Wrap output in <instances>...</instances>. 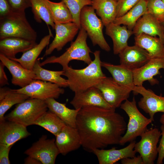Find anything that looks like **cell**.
Listing matches in <instances>:
<instances>
[{
  "mask_svg": "<svg viewBox=\"0 0 164 164\" xmlns=\"http://www.w3.org/2000/svg\"><path fill=\"white\" fill-rule=\"evenodd\" d=\"M29 97L26 95L17 92L15 89L7 87L0 88V121L5 119V112L13 105L20 103Z\"/></svg>",
  "mask_w": 164,
  "mask_h": 164,
  "instance_id": "cell-26",
  "label": "cell"
},
{
  "mask_svg": "<svg viewBox=\"0 0 164 164\" xmlns=\"http://www.w3.org/2000/svg\"><path fill=\"white\" fill-rule=\"evenodd\" d=\"M38 59L36 60L32 69L35 75V80H40L56 84L61 87L68 86L67 80L61 77L63 70L52 71L43 68Z\"/></svg>",
  "mask_w": 164,
  "mask_h": 164,
  "instance_id": "cell-31",
  "label": "cell"
},
{
  "mask_svg": "<svg viewBox=\"0 0 164 164\" xmlns=\"http://www.w3.org/2000/svg\"><path fill=\"white\" fill-rule=\"evenodd\" d=\"M5 67L4 64L0 62V86L3 87L6 85H9L8 79L4 70Z\"/></svg>",
  "mask_w": 164,
  "mask_h": 164,
  "instance_id": "cell-43",
  "label": "cell"
},
{
  "mask_svg": "<svg viewBox=\"0 0 164 164\" xmlns=\"http://www.w3.org/2000/svg\"><path fill=\"white\" fill-rule=\"evenodd\" d=\"M140 0H118L117 2L116 18L122 16L134 6Z\"/></svg>",
  "mask_w": 164,
  "mask_h": 164,
  "instance_id": "cell-37",
  "label": "cell"
},
{
  "mask_svg": "<svg viewBox=\"0 0 164 164\" xmlns=\"http://www.w3.org/2000/svg\"><path fill=\"white\" fill-rule=\"evenodd\" d=\"M160 122L162 125H164V114L161 116L160 119Z\"/></svg>",
  "mask_w": 164,
  "mask_h": 164,
  "instance_id": "cell-45",
  "label": "cell"
},
{
  "mask_svg": "<svg viewBox=\"0 0 164 164\" xmlns=\"http://www.w3.org/2000/svg\"><path fill=\"white\" fill-rule=\"evenodd\" d=\"M55 143L60 154L65 155L81 146L79 135L76 128L66 125L55 136Z\"/></svg>",
  "mask_w": 164,
  "mask_h": 164,
  "instance_id": "cell-19",
  "label": "cell"
},
{
  "mask_svg": "<svg viewBox=\"0 0 164 164\" xmlns=\"http://www.w3.org/2000/svg\"><path fill=\"white\" fill-rule=\"evenodd\" d=\"M81 28L87 32L94 46L98 45L102 50L107 52L110 47L107 43L103 32L104 26L91 6H86L82 9L80 15Z\"/></svg>",
  "mask_w": 164,
  "mask_h": 164,
  "instance_id": "cell-7",
  "label": "cell"
},
{
  "mask_svg": "<svg viewBox=\"0 0 164 164\" xmlns=\"http://www.w3.org/2000/svg\"><path fill=\"white\" fill-rule=\"evenodd\" d=\"M147 12V0H140L125 14L116 18L113 22L123 25L126 26L128 29L132 30L138 19Z\"/></svg>",
  "mask_w": 164,
  "mask_h": 164,
  "instance_id": "cell-30",
  "label": "cell"
},
{
  "mask_svg": "<svg viewBox=\"0 0 164 164\" xmlns=\"http://www.w3.org/2000/svg\"><path fill=\"white\" fill-rule=\"evenodd\" d=\"M87 36L86 32L81 28L76 40L71 43L64 53L59 56H52L48 57L40 63V66L58 63L62 66L63 70H64L69 66L68 64L70 61L74 60L82 61L87 65L89 64L92 60L90 56L92 52L87 43Z\"/></svg>",
  "mask_w": 164,
  "mask_h": 164,
  "instance_id": "cell-3",
  "label": "cell"
},
{
  "mask_svg": "<svg viewBox=\"0 0 164 164\" xmlns=\"http://www.w3.org/2000/svg\"><path fill=\"white\" fill-rule=\"evenodd\" d=\"M52 35L50 33L49 35L44 36L39 43L23 53L20 58L11 59L19 62L25 68L32 70L37 58L43 50L49 45Z\"/></svg>",
  "mask_w": 164,
  "mask_h": 164,
  "instance_id": "cell-28",
  "label": "cell"
},
{
  "mask_svg": "<svg viewBox=\"0 0 164 164\" xmlns=\"http://www.w3.org/2000/svg\"><path fill=\"white\" fill-rule=\"evenodd\" d=\"M132 91L135 94L142 96L138 103L139 108L148 114L153 121L155 113L161 112L164 114V97L156 94L151 90L145 88L143 86H135Z\"/></svg>",
  "mask_w": 164,
  "mask_h": 164,
  "instance_id": "cell-12",
  "label": "cell"
},
{
  "mask_svg": "<svg viewBox=\"0 0 164 164\" xmlns=\"http://www.w3.org/2000/svg\"><path fill=\"white\" fill-rule=\"evenodd\" d=\"M48 109L45 101L29 98L17 104L15 108L5 116V119L27 127L33 125Z\"/></svg>",
  "mask_w": 164,
  "mask_h": 164,
  "instance_id": "cell-6",
  "label": "cell"
},
{
  "mask_svg": "<svg viewBox=\"0 0 164 164\" xmlns=\"http://www.w3.org/2000/svg\"><path fill=\"white\" fill-rule=\"evenodd\" d=\"M13 11L8 0H0V19L7 16Z\"/></svg>",
  "mask_w": 164,
  "mask_h": 164,
  "instance_id": "cell-41",
  "label": "cell"
},
{
  "mask_svg": "<svg viewBox=\"0 0 164 164\" xmlns=\"http://www.w3.org/2000/svg\"><path fill=\"white\" fill-rule=\"evenodd\" d=\"M36 41L16 37H8L0 39V54L12 59L16 54L23 53L36 45Z\"/></svg>",
  "mask_w": 164,
  "mask_h": 164,
  "instance_id": "cell-21",
  "label": "cell"
},
{
  "mask_svg": "<svg viewBox=\"0 0 164 164\" xmlns=\"http://www.w3.org/2000/svg\"><path fill=\"white\" fill-rule=\"evenodd\" d=\"M163 161H164V159Z\"/></svg>",
  "mask_w": 164,
  "mask_h": 164,
  "instance_id": "cell-49",
  "label": "cell"
},
{
  "mask_svg": "<svg viewBox=\"0 0 164 164\" xmlns=\"http://www.w3.org/2000/svg\"><path fill=\"white\" fill-rule=\"evenodd\" d=\"M95 87L101 92L106 102L114 109L128 100L132 90L120 84L112 77H105Z\"/></svg>",
  "mask_w": 164,
  "mask_h": 164,
  "instance_id": "cell-8",
  "label": "cell"
},
{
  "mask_svg": "<svg viewBox=\"0 0 164 164\" xmlns=\"http://www.w3.org/2000/svg\"><path fill=\"white\" fill-rule=\"evenodd\" d=\"M76 128L81 146L86 151L92 152L95 149L119 144L127 125L124 117L115 110L88 106L79 111Z\"/></svg>",
  "mask_w": 164,
  "mask_h": 164,
  "instance_id": "cell-1",
  "label": "cell"
},
{
  "mask_svg": "<svg viewBox=\"0 0 164 164\" xmlns=\"http://www.w3.org/2000/svg\"><path fill=\"white\" fill-rule=\"evenodd\" d=\"M13 11L25 12L28 8L31 7V0H8Z\"/></svg>",
  "mask_w": 164,
  "mask_h": 164,
  "instance_id": "cell-38",
  "label": "cell"
},
{
  "mask_svg": "<svg viewBox=\"0 0 164 164\" xmlns=\"http://www.w3.org/2000/svg\"><path fill=\"white\" fill-rule=\"evenodd\" d=\"M24 164H42L41 162L38 160L29 156H28L25 159Z\"/></svg>",
  "mask_w": 164,
  "mask_h": 164,
  "instance_id": "cell-44",
  "label": "cell"
},
{
  "mask_svg": "<svg viewBox=\"0 0 164 164\" xmlns=\"http://www.w3.org/2000/svg\"><path fill=\"white\" fill-rule=\"evenodd\" d=\"M118 55L120 64L132 70L142 67L151 59L145 50L136 45L128 46Z\"/></svg>",
  "mask_w": 164,
  "mask_h": 164,
  "instance_id": "cell-18",
  "label": "cell"
},
{
  "mask_svg": "<svg viewBox=\"0 0 164 164\" xmlns=\"http://www.w3.org/2000/svg\"><path fill=\"white\" fill-rule=\"evenodd\" d=\"M11 37L36 41L37 32L27 20L25 12L13 11L0 19V39Z\"/></svg>",
  "mask_w": 164,
  "mask_h": 164,
  "instance_id": "cell-4",
  "label": "cell"
},
{
  "mask_svg": "<svg viewBox=\"0 0 164 164\" xmlns=\"http://www.w3.org/2000/svg\"><path fill=\"white\" fill-rule=\"evenodd\" d=\"M161 69H164V58H151L142 67L132 70L135 85L142 86L146 81L152 85L158 84V81L154 77L160 74Z\"/></svg>",
  "mask_w": 164,
  "mask_h": 164,
  "instance_id": "cell-15",
  "label": "cell"
},
{
  "mask_svg": "<svg viewBox=\"0 0 164 164\" xmlns=\"http://www.w3.org/2000/svg\"><path fill=\"white\" fill-rule=\"evenodd\" d=\"M105 27V33L113 41L114 54H118L128 46V40L133 34V31L128 29L125 26H121L113 22Z\"/></svg>",
  "mask_w": 164,
  "mask_h": 164,
  "instance_id": "cell-23",
  "label": "cell"
},
{
  "mask_svg": "<svg viewBox=\"0 0 164 164\" xmlns=\"http://www.w3.org/2000/svg\"><path fill=\"white\" fill-rule=\"evenodd\" d=\"M70 104L75 109L88 106H96L114 109L106 102L100 91L95 86L74 93Z\"/></svg>",
  "mask_w": 164,
  "mask_h": 164,
  "instance_id": "cell-13",
  "label": "cell"
},
{
  "mask_svg": "<svg viewBox=\"0 0 164 164\" xmlns=\"http://www.w3.org/2000/svg\"><path fill=\"white\" fill-rule=\"evenodd\" d=\"M100 51L94 53V58L86 67L76 69L69 66L64 70L68 87L74 93L84 91L98 84L106 76L101 69Z\"/></svg>",
  "mask_w": 164,
  "mask_h": 164,
  "instance_id": "cell-2",
  "label": "cell"
},
{
  "mask_svg": "<svg viewBox=\"0 0 164 164\" xmlns=\"http://www.w3.org/2000/svg\"><path fill=\"white\" fill-rule=\"evenodd\" d=\"M47 2L55 23H65L73 22L72 15L63 1L55 2L47 0Z\"/></svg>",
  "mask_w": 164,
  "mask_h": 164,
  "instance_id": "cell-34",
  "label": "cell"
},
{
  "mask_svg": "<svg viewBox=\"0 0 164 164\" xmlns=\"http://www.w3.org/2000/svg\"><path fill=\"white\" fill-rule=\"evenodd\" d=\"M0 60L11 74V82L13 85L22 88L35 80V75L33 71L25 68L19 62L1 54Z\"/></svg>",
  "mask_w": 164,
  "mask_h": 164,
  "instance_id": "cell-17",
  "label": "cell"
},
{
  "mask_svg": "<svg viewBox=\"0 0 164 164\" xmlns=\"http://www.w3.org/2000/svg\"><path fill=\"white\" fill-rule=\"evenodd\" d=\"M30 135L26 127L19 124L6 120L0 121V144L13 145Z\"/></svg>",
  "mask_w": 164,
  "mask_h": 164,
  "instance_id": "cell-16",
  "label": "cell"
},
{
  "mask_svg": "<svg viewBox=\"0 0 164 164\" xmlns=\"http://www.w3.org/2000/svg\"><path fill=\"white\" fill-rule=\"evenodd\" d=\"M122 164H144L143 159L139 155L132 158H126L121 160Z\"/></svg>",
  "mask_w": 164,
  "mask_h": 164,
  "instance_id": "cell-42",
  "label": "cell"
},
{
  "mask_svg": "<svg viewBox=\"0 0 164 164\" xmlns=\"http://www.w3.org/2000/svg\"><path fill=\"white\" fill-rule=\"evenodd\" d=\"M34 18L37 22L44 21L48 26L54 29L55 23L47 4V0H31Z\"/></svg>",
  "mask_w": 164,
  "mask_h": 164,
  "instance_id": "cell-33",
  "label": "cell"
},
{
  "mask_svg": "<svg viewBox=\"0 0 164 164\" xmlns=\"http://www.w3.org/2000/svg\"><path fill=\"white\" fill-rule=\"evenodd\" d=\"M116 0V1H118V0Z\"/></svg>",
  "mask_w": 164,
  "mask_h": 164,
  "instance_id": "cell-48",
  "label": "cell"
},
{
  "mask_svg": "<svg viewBox=\"0 0 164 164\" xmlns=\"http://www.w3.org/2000/svg\"><path fill=\"white\" fill-rule=\"evenodd\" d=\"M120 108L127 114L129 118L125 133L121 137L119 144L124 145L126 143L135 140L147 129V126L152 121L147 118L138 109L135 98L132 101L128 100L122 104Z\"/></svg>",
  "mask_w": 164,
  "mask_h": 164,
  "instance_id": "cell-5",
  "label": "cell"
},
{
  "mask_svg": "<svg viewBox=\"0 0 164 164\" xmlns=\"http://www.w3.org/2000/svg\"><path fill=\"white\" fill-rule=\"evenodd\" d=\"M161 131L162 136L159 143L157 147L158 154V158L157 161V164L163 163L164 159V125H162L160 127Z\"/></svg>",
  "mask_w": 164,
  "mask_h": 164,
  "instance_id": "cell-39",
  "label": "cell"
},
{
  "mask_svg": "<svg viewBox=\"0 0 164 164\" xmlns=\"http://www.w3.org/2000/svg\"><path fill=\"white\" fill-rule=\"evenodd\" d=\"M135 140L130 142L126 147L117 149L113 147L109 149H96L92 152L96 156L99 164H113L126 158H132L137 153L134 149Z\"/></svg>",
  "mask_w": 164,
  "mask_h": 164,
  "instance_id": "cell-20",
  "label": "cell"
},
{
  "mask_svg": "<svg viewBox=\"0 0 164 164\" xmlns=\"http://www.w3.org/2000/svg\"><path fill=\"white\" fill-rule=\"evenodd\" d=\"M24 153L39 160L42 164H54L56 157L60 154L54 138L47 139L43 135L33 143Z\"/></svg>",
  "mask_w": 164,
  "mask_h": 164,
  "instance_id": "cell-11",
  "label": "cell"
},
{
  "mask_svg": "<svg viewBox=\"0 0 164 164\" xmlns=\"http://www.w3.org/2000/svg\"><path fill=\"white\" fill-rule=\"evenodd\" d=\"M66 125L55 114L50 110L42 115L33 124L43 127L55 136Z\"/></svg>",
  "mask_w": 164,
  "mask_h": 164,
  "instance_id": "cell-32",
  "label": "cell"
},
{
  "mask_svg": "<svg viewBox=\"0 0 164 164\" xmlns=\"http://www.w3.org/2000/svg\"><path fill=\"white\" fill-rule=\"evenodd\" d=\"M132 31L135 36L142 33L153 36H158L163 42L164 36L160 22L148 12L138 19Z\"/></svg>",
  "mask_w": 164,
  "mask_h": 164,
  "instance_id": "cell-22",
  "label": "cell"
},
{
  "mask_svg": "<svg viewBox=\"0 0 164 164\" xmlns=\"http://www.w3.org/2000/svg\"><path fill=\"white\" fill-rule=\"evenodd\" d=\"M101 66L109 72L116 81L132 91L135 86L132 70L121 64L116 65L103 62H101Z\"/></svg>",
  "mask_w": 164,
  "mask_h": 164,
  "instance_id": "cell-27",
  "label": "cell"
},
{
  "mask_svg": "<svg viewBox=\"0 0 164 164\" xmlns=\"http://www.w3.org/2000/svg\"><path fill=\"white\" fill-rule=\"evenodd\" d=\"M117 1L115 0H92L91 5L105 26L116 18Z\"/></svg>",
  "mask_w": 164,
  "mask_h": 164,
  "instance_id": "cell-29",
  "label": "cell"
},
{
  "mask_svg": "<svg viewBox=\"0 0 164 164\" xmlns=\"http://www.w3.org/2000/svg\"><path fill=\"white\" fill-rule=\"evenodd\" d=\"M18 92L24 94L30 98L45 101L50 98H58L64 93L63 88L50 82L35 80L26 86L15 89Z\"/></svg>",
  "mask_w": 164,
  "mask_h": 164,
  "instance_id": "cell-9",
  "label": "cell"
},
{
  "mask_svg": "<svg viewBox=\"0 0 164 164\" xmlns=\"http://www.w3.org/2000/svg\"><path fill=\"white\" fill-rule=\"evenodd\" d=\"M13 145L7 146L0 144V164H10L9 158L10 150Z\"/></svg>",
  "mask_w": 164,
  "mask_h": 164,
  "instance_id": "cell-40",
  "label": "cell"
},
{
  "mask_svg": "<svg viewBox=\"0 0 164 164\" xmlns=\"http://www.w3.org/2000/svg\"><path fill=\"white\" fill-rule=\"evenodd\" d=\"M148 12L160 22L164 20V4L161 0H147Z\"/></svg>",
  "mask_w": 164,
  "mask_h": 164,
  "instance_id": "cell-36",
  "label": "cell"
},
{
  "mask_svg": "<svg viewBox=\"0 0 164 164\" xmlns=\"http://www.w3.org/2000/svg\"><path fill=\"white\" fill-rule=\"evenodd\" d=\"M135 44L145 50L151 58H164V45L159 37L142 33L135 36Z\"/></svg>",
  "mask_w": 164,
  "mask_h": 164,
  "instance_id": "cell-24",
  "label": "cell"
},
{
  "mask_svg": "<svg viewBox=\"0 0 164 164\" xmlns=\"http://www.w3.org/2000/svg\"><path fill=\"white\" fill-rule=\"evenodd\" d=\"M54 29L55 36L52 43L46 49L44 55L50 54L56 49L60 51L69 42L72 41L80 29L75 23H55Z\"/></svg>",
  "mask_w": 164,
  "mask_h": 164,
  "instance_id": "cell-14",
  "label": "cell"
},
{
  "mask_svg": "<svg viewBox=\"0 0 164 164\" xmlns=\"http://www.w3.org/2000/svg\"><path fill=\"white\" fill-rule=\"evenodd\" d=\"M161 132L156 128L147 129L140 136L141 139L136 143L134 149L139 153L144 164H153L158 154L157 145Z\"/></svg>",
  "mask_w": 164,
  "mask_h": 164,
  "instance_id": "cell-10",
  "label": "cell"
},
{
  "mask_svg": "<svg viewBox=\"0 0 164 164\" xmlns=\"http://www.w3.org/2000/svg\"><path fill=\"white\" fill-rule=\"evenodd\" d=\"M69 10L72 16L73 22L81 28L80 15L82 9L85 6L91 5L92 0H62Z\"/></svg>",
  "mask_w": 164,
  "mask_h": 164,
  "instance_id": "cell-35",
  "label": "cell"
},
{
  "mask_svg": "<svg viewBox=\"0 0 164 164\" xmlns=\"http://www.w3.org/2000/svg\"><path fill=\"white\" fill-rule=\"evenodd\" d=\"M161 0L163 2V3L164 4V0Z\"/></svg>",
  "mask_w": 164,
  "mask_h": 164,
  "instance_id": "cell-47",
  "label": "cell"
},
{
  "mask_svg": "<svg viewBox=\"0 0 164 164\" xmlns=\"http://www.w3.org/2000/svg\"><path fill=\"white\" fill-rule=\"evenodd\" d=\"M160 22L161 24V25L162 27L163 35H164V20L161 22ZM163 43L164 45V40Z\"/></svg>",
  "mask_w": 164,
  "mask_h": 164,
  "instance_id": "cell-46",
  "label": "cell"
},
{
  "mask_svg": "<svg viewBox=\"0 0 164 164\" xmlns=\"http://www.w3.org/2000/svg\"><path fill=\"white\" fill-rule=\"evenodd\" d=\"M45 101L49 110L55 114L66 125L76 128L77 116L80 109H70L66 104L60 103L53 98Z\"/></svg>",
  "mask_w": 164,
  "mask_h": 164,
  "instance_id": "cell-25",
  "label": "cell"
}]
</instances>
